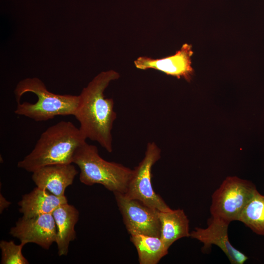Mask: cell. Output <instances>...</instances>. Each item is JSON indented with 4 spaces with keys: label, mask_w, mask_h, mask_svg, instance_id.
Segmentation results:
<instances>
[{
    "label": "cell",
    "mask_w": 264,
    "mask_h": 264,
    "mask_svg": "<svg viewBox=\"0 0 264 264\" xmlns=\"http://www.w3.org/2000/svg\"><path fill=\"white\" fill-rule=\"evenodd\" d=\"M119 77L112 69L95 76L79 95V104L73 115L86 139L98 142L109 153L113 151L111 131L117 115L113 100L106 97L104 91L111 81Z\"/></svg>",
    "instance_id": "obj_1"
},
{
    "label": "cell",
    "mask_w": 264,
    "mask_h": 264,
    "mask_svg": "<svg viewBox=\"0 0 264 264\" xmlns=\"http://www.w3.org/2000/svg\"><path fill=\"white\" fill-rule=\"evenodd\" d=\"M86 139L72 122L60 121L42 133L33 150L17 166L33 173L46 165L73 163L76 150Z\"/></svg>",
    "instance_id": "obj_2"
},
{
    "label": "cell",
    "mask_w": 264,
    "mask_h": 264,
    "mask_svg": "<svg viewBox=\"0 0 264 264\" xmlns=\"http://www.w3.org/2000/svg\"><path fill=\"white\" fill-rule=\"evenodd\" d=\"M17 102L14 113L35 121H44L59 115H74L79 95L55 94L37 77L20 81L14 91Z\"/></svg>",
    "instance_id": "obj_3"
},
{
    "label": "cell",
    "mask_w": 264,
    "mask_h": 264,
    "mask_svg": "<svg viewBox=\"0 0 264 264\" xmlns=\"http://www.w3.org/2000/svg\"><path fill=\"white\" fill-rule=\"evenodd\" d=\"M73 163L80 169L81 183L88 186L101 184L113 193H125L133 173V169L102 158L97 147L86 141L76 150Z\"/></svg>",
    "instance_id": "obj_4"
},
{
    "label": "cell",
    "mask_w": 264,
    "mask_h": 264,
    "mask_svg": "<svg viewBox=\"0 0 264 264\" xmlns=\"http://www.w3.org/2000/svg\"><path fill=\"white\" fill-rule=\"evenodd\" d=\"M257 191L251 182L228 176L212 196V217L230 223L238 220L243 209Z\"/></svg>",
    "instance_id": "obj_5"
},
{
    "label": "cell",
    "mask_w": 264,
    "mask_h": 264,
    "mask_svg": "<svg viewBox=\"0 0 264 264\" xmlns=\"http://www.w3.org/2000/svg\"><path fill=\"white\" fill-rule=\"evenodd\" d=\"M161 157V150L154 142L148 143L142 160L133 169L132 175L126 192L124 194L129 198L137 199L159 211L171 209L152 186V169Z\"/></svg>",
    "instance_id": "obj_6"
},
{
    "label": "cell",
    "mask_w": 264,
    "mask_h": 264,
    "mask_svg": "<svg viewBox=\"0 0 264 264\" xmlns=\"http://www.w3.org/2000/svg\"><path fill=\"white\" fill-rule=\"evenodd\" d=\"M124 223L130 235H144L160 237L158 211L124 194L113 193Z\"/></svg>",
    "instance_id": "obj_7"
},
{
    "label": "cell",
    "mask_w": 264,
    "mask_h": 264,
    "mask_svg": "<svg viewBox=\"0 0 264 264\" xmlns=\"http://www.w3.org/2000/svg\"><path fill=\"white\" fill-rule=\"evenodd\" d=\"M9 233L24 245L34 243L48 250L56 239L57 229L52 214L26 218L22 217Z\"/></svg>",
    "instance_id": "obj_8"
},
{
    "label": "cell",
    "mask_w": 264,
    "mask_h": 264,
    "mask_svg": "<svg viewBox=\"0 0 264 264\" xmlns=\"http://www.w3.org/2000/svg\"><path fill=\"white\" fill-rule=\"evenodd\" d=\"M193 54L192 45L184 44L173 55L161 59L141 56L134 61V64L139 69H154L178 79L183 78L190 82L194 73L191 61Z\"/></svg>",
    "instance_id": "obj_9"
},
{
    "label": "cell",
    "mask_w": 264,
    "mask_h": 264,
    "mask_svg": "<svg viewBox=\"0 0 264 264\" xmlns=\"http://www.w3.org/2000/svg\"><path fill=\"white\" fill-rule=\"evenodd\" d=\"M229 224L211 217L206 228L196 227L190 233V237L203 244V251H207L212 245H215L224 252L231 264H243L248 257L231 244L228 235Z\"/></svg>",
    "instance_id": "obj_10"
},
{
    "label": "cell",
    "mask_w": 264,
    "mask_h": 264,
    "mask_svg": "<svg viewBox=\"0 0 264 264\" xmlns=\"http://www.w3.org/2000/svg\"><path fill=\"white\" fill-rule=\"evenodd\" d=\"M32 173V180L37 187L57 196L63 197L78 171L72 163L56 164L42 167Z\"/></svg>",
    "instance_id": "obj_11"
},
{
    "label": "cell",
    "mask_w": 264,
    "mask_h": 264,
    "mask_svg": "<svg viewBox=\"0 0 264 264\" xmlns=\"http://www.w3.org/2000/svg\"><path fill=\"white\" fill-rule=\"evenodd\" d=\"M68 203L66 196H57L46 189L36 187L22 196L18 202L19 212L24 218L52 214L59 206Z\"/></svg>",
    "instance_id": "obj_12"
},
{
    "label": "cell",
    "mask_w": 264,
    "mask_h": 264,
    "mask_svg": "<svg viewBox=\"0 0 264 264\" xmlns=\"http://www.w3.org/2000/svg\"><path fill=\"white\" fill-rule=\"evenodd\" d=\"M57 229L55 242L59 256L68 252L69 243L76 238L74 227L79 216L78 210L68 203L57 207L52 213Z\"/></svg>",
    "instance_id": "obj_13"
},
{
    "label": "cell",
    "mask_w": 264,
    "mask_h": 264,
    "mask_svg": "<svg viewBox=\"0 0 264 264\" xmlns=\"http://www.w3.org/2000/svg\"><path fill=\"white\" fill-rule=\"evenodd\" d=\"M160 225V238L169 249L177 240L190 237L189 221L182 209L158 213Z\"/></svg>",
    "instance_id": "obj_14"
},
{
    "label": "cell",
    "mask_w": 264,
    "mask_h": 264,
    "mask_svg": "<svg viewBox=\"0 0 264 264\" xmlns=\"http://www.w3.org/2000/svg\"><path fill=\"white\" fill-rule=\"evenodd\" d=\"M130 240L136 249L140 264H157L168 253L160 237L132 235Z\"/></svg>",
    "instance_id": "obj_15"
},
{
    "label": "cell",
    "mask_w": 264,
    "mask_h": 264,
    "mask_svg": "<svg viewBox=\"0 0 264 264\" xmlns=\"http://www.w3.org/2000/svg\"><path fill=\"white\" fill-rule=\"evenodd\" d=\"M238 220L256 234L264 236V195L257 191L243 209Z\"/></svg>",
    "instance_id": "obj_16"
},
{
    "label": "cell",
    "mask_w": 264,
    "mask_h": 264,
    "mask_svg": "<svg viewBox=\"0 0 264 264\" xmlns=\"http://www.w3.org/2000/svg\"><path fill=\"white\" fill-rule=\"evenodd\" d=\"M24 245L21 243L17 245L12 241L2 240L0 242L1 250V264H28V260L24 257L22 249Z\"/></svg>",
    "instance_id": "obj_17"
},
{
    "label": "cell",
    "mask_w": 264,
    "mask_h": 264,
    "mask_svg": "<svg viewBox=\"0 0 264 264\" xmlns=\"http://www.w3.org/2000/svg\"><path fill=\"white\" fill-rule=\"evenodd\" d=\"M11 204V202L8 201L1 194H0V212L1 213L4 209L8 208Z\"/></svg>",
    "instance_id": "obj_18"
}]
</instances>
